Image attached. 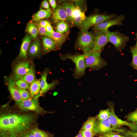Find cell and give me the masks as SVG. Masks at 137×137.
<instances>
[{
	"mask_svg": "<svg viewBox=\"0 0 137 137\" xmlns=\"http://www.w3.org/2000/svg\"><path fill=\"white\" fill-rule=\"evenodd\" d=\"M33 114H3L0 117V130L4 136L16 137L22 132L29 129L36 121Z\"/></svg>",
	"mask_w": 137,
	"mask_h": 137,
	"instance_id": "6da1fadb",
	"label": "cell"
},
{
	"mask_svg": "<svg viewBox=\"0 0 137 137\" xmlns=\"http://www.w3.org/2000/svg\"><path fill=\"white\" fill-rule=\"evenodd\" d=\"M87 55V53L83 54H68L61 55L60 58L62 60L70 59L75 63L76 68L74 71L73 75L75 78L78 79L85 74L86 67L85 59Z\"/></svg>",
	"mask_w": 137,
	"mask_h": 137,
	"instance_id": "7a4b0ae2",
	"label": "cell"
},
{
	"mask_svg": "<svg viewBox=\"0 0 137 137\" xmlns=\"http://www.w3.org/2000/svg\"><path fill=\"white\" fill-rule=\"evenodd\" d=\"M95 36L88 30L82 29L75 44V48L82 50L83 54L92 50L94 46Z\"/></svg>",
	"mask_w": 137,
	"mask_h": 137,
	"instance_id": "3957f363",
	"label": "cell"
},
{
	"mask_svg": "<svg viewBox=\"0 0 137 137\" xmlns=\"http://www.w3.org/2000/svg\"><path fill=\"white\" fill-rule=\"evenodd\" d=\"M101 52L91 51L87 53L85 59L86 68L98 70L107 65L106 62L101 56Z\"/></svg>",
	"mask_w": 137,
	"mask_h": 137,
	"instance_id": "277c9868",
	"label": "cell"
},
{
	"mask_svg": "<svg viewBox=\"0 0 137 137\" xmlns=\"http://www.w3.org/2000/svg\"><path fill=\"white\" fill-rule=\"evenodd\" d=\"M114 13L110 14H95L86 17L85 21L81 27L82 29L88 30L91 27L116 18Z\"/></svg>",
	"mask_w": 137,
	"mask_h": 137,
	"instance_id": "5b68a950",
	"label": "cell"
},
{
	"mask_svg": "<svg viewBox=\"0 0 137 137\" xmlns=\"http://www.w3.org/2000/svg\"><path fill=\"white\" fill-rule=\"evenodd\" d=\"M108 104L110 112L109 118L113 128L116 129L115 128H117L125 125L128 127L132 132H137V125L136 124L129 122L126 121H123L119 118L114 112L113 104L111 102H109Z\"/></svg>",
	"mask_w": 137,
	"mask_h": 137,
	"instance_id": "8992f818",
	"label": "cell"
},
{
	"mask_svg": "<svg viewBox=\"0 0 137 137\" xmlns=\"http://www.w3.org/2000/svg\"><path fill=\"white\" fill-rule=\"evenodd\" d=\"M106 33L109 42L112 43L115 48L118 51L123 49L129 39L128 36L117 31L111 32L108 30Z\"/></svg>",
	"mask_w": 137,
	"mask_h": 137,
	"instance_id": "52a82bcc",
	"label": "cell"
},
{
	"mask_svg": "<svg viewBox=\"0 0 137 137\" xmlns=\"http://www.w3.org/2000/svg\"><path fill=\"white\" fill-rule=\"evenodd\" d=\"M50 71L49 69L46 68L44 71L41 73V78L40 81L41 90L37 94L33 97V98L38 99L39 97L44 94L49 90L54 88L56 85L59 84V81L58 80H54L50 83L47 82V77Z\"/></svg>",
	"mask_w": 137,
	"mask_h": 137,
	"instance_id": "ba28073f",
	"label": "cell"
},
{
	"mask_svg": "<svg viewBox=\"0 0 137 137\" xmlns=\"http://www.w3.org/2000/svg\"><path fill=\"white\" fill-rule=\"evenodd\" d=\"M19 107L23 111H31L42 115L46 113H52L45 111L39 105L38 99H29L23 101L18 105Z\"/></svg>",
	"mask_w": 137,
	"mask_h": 137,
	"instance_id": "9c48e42d",
	"label": "cell"
},
{
	"mask_svg": "<svg viewBox=\"0 0 137 137\" xmlns=\"http://www.w3.org/2000/svg\"><path fill=\"white\" fill-rule=\"evenodd\" d=\"M93 29L95 36V40L94 46L92 51L101 52L105 45L109 42L107 34L93 28Z\"/></svg>",
	"mask_w": 137,
	"mask_h": 137,
	"instance_id": "30bf717a",
	"label": "cell"
},
{
	"mask_svg": "<svg viewBox=\"0 0 137 137\" xmlns=\"http://www.w3.org/2000/svg\"><path fill=\"white\" fill-rule=\"evenodd\" d=\"M31 67L30 63L27 61L18 62L13 68L11 78L14 81L21 79L29 71Z\"/></svg>",
	"mask_w": 137,
	"mask_h": 137,
	"instance_id": "8fae6325",
	"label": "cell"
},
{
	"mask_svg": "<svg viewBox=\"0 0 137 137\" xmlns=\"http://www.w3.org/2000/svg\"><path fill=\"white\" fill-rule=\"evenodd\" d=\"M124 20V15L121 14L114 19L93 26V28L106 33L108 30V28L111 26L116 25L119 26L122 25L123 24V21Z\"/></svg>",
	"mask_w": 137,
	"mask_h": 137,
	"instance_id": "7c38bea8",
	"label": "cell"
},
{
	"mask_svg": "<svg viewBox=\"0 0 137 137\" xmlns=\"http://www.w3.org/2000/svg\"><path fill=\"white\" fill-rule=\"evenodd\" d=\"M109 118L102 120L96 122L93 130L96 133H99L104 134L111 133L113 130L119 132H124L123 130L115 129L113 128Z\"/></svg>",
	"mask_w": 137,
	"mask_h": 137,
	"instance_id": "4fadbf2b",
	"label": "cell"
},
{
	"mask_svg": "<svg viewBox=\"0 0 137 137\" xmlns=\"http://www.w3.org/2000/svg\"><path fill=\"white\" fill-rule=\"evenodd\" d=\"M5 78L7 82L8 89L12 98L19 105L23 100L17 88L15 87V81L11 77L5 76Z\"/></svg>",
	"mask_w": 137,
	"mask_h": 137,
	"instance_id": "5bb4252c",
	"label": "cell"
},
{
	"mask_svg": "<svg viewBox=\"0 0 137 137\" xmlns=\"http://www.w3.org/2000/svg\"><path fill=\"white\" fill-rule=\"evenodd\" d=\"M52 19L53 22L57 23L61 21H69L64 7L61 5L57 6L52 13Z\"/></svg>",
	"mask_w": 137,
	"mask_h": 137,
	"instance_id": "9a60e30c",
	"label": "cell"
},
{
	"mask_svg": "<svg viewBox=\"0 0 137 137\" xmlns=\"http://www.w3.org/2000/svg\"><path fill=\"white\" fill-rule=\"evenodd\" d=\"M45 35L53 39L56 43V47L59 49L68 37L66 34H62L54 31L51 32H46Z\"/></svg>",
	"mask_w": 137,
	"mask_h": 137,
	"instance_id": "2e32d148",
	"label": "cell"
},
{
	"mask_svg": "<svg viewBox=\"0 0 137 137\" xmlns=\"http://www.w3.org/2000/svg\"><path fill=\"white\" fill-rule=\"evenodd\" d=\"M86 17L84 12L82 11L79 7L75 6L72 15V23L81 27Z\"/></svg>",
	"mask_w": 137,
	"mask_h": 137,
	"instance_id": "e0dca14e",
	"label": "cell"
},
{
	"mask_svg": "<svg viewBox=\"0 0 137 137\" xmlns=\"http://www.w3.org/2000/svg\"><path fill=\"white\" fill-rule=\"evenodd\" d=\"M31 36L26 34L24 38L21 46L20 52L17 59L25 60L27 59V51L32 39Z\"/></svg>",
	"mask_w": 137,
	"mask_h": 137,
	"instance_id": "ac0fdd59",
	"label": "cell"
},
{
	"mask_svg": "<svg viewBox=\"0 0 137 137\" xmlns=\"http://www.w3.org/2000/svg\"><path fill=\"white\" fill-rule=\"evenodd\" d=\"M41 48L40 42L36 40L29 45L28 52L31 57H35L38 56L41 52Z\"/></svg>",
	"mask_w": 137,
	"mask_h": 137,
	"instance_id": "d6986e66",
	"label": "cell"
},
{
	"mask_svg": "<svg viewBox=\"0 0 137 137\" xmlns=\"http://www.w3.org/2000/svg\"><path fill=\"white\" fill-rule=\"evenodd\" d=\"M44 52L45 53L55 49L56 47L54 41L50 38L45 36L42 38Z\"/></svg>",
	"mask_w": 137,
	"mask_h": 137,
	"instance_id": "ffe728a7",
	"label": "cell"
},
{
	"mask_svg": "<svg viewBox=\"0 0 137 137\" xmlns=\"http://www.w3.org/2000/svg\"><path fill=\"white\" fill-rule=\"evenodd\" d=\"M51 11L43 9L40 8V10L32 16V20L38 22L42 20L48 18L51 15Z\"/></svg>",
	"mask_w": 137,
	"mask_h": 137,
	"instance_id": "44dd1931",
	"label": "cell"
},
{
	"mask_svg": "<svg viewBox=\"0 0 137 137\" xmlns=\"http://www.w3.org/2000/svg\"><path fill=\"white\" fill-rule=\"evenodd\" d=\"M21 79L30 84L35 81L36 80L35 71L34 67H31L29 71Z\"/></svg>",
	"mask_w": 137,
	"mask_h": 137,
	"instance_id": "7402d4cb",
	"label": "cell"
},
{
	"mask_svg": "<svg viewBox=\"0 0 137 137\" xmlns=\"http://www.w3.org/2000/svg\"><path fill=\"white\" fill-rule=\"evenodd\" d=\"M29 131L35 137H53V136L51 134L37 128H33Z\"/></svg>",
	"mask_w": 137,
	"mask_h": 137,
	"instance_id": "603a6c76",
	"label": "cell"
},
{
	"mask_svg": "<svg viewBox=\"0 0 137 137\" xmlns=\"http://www.w3.org/2000/svg\"><path fill=\"white\" fill-rule=\"evenodd\" d=\"M69 25L66 22L61 21L57 23L56 29L57 32L64 34L69 31Z\"/></svg>",
	"mask_w": 137,
	"mask_h": 137,
	"instance_id": "cb8c5ba5",
	"label": "cell"
},
{
	"mask_svg": "<svg viewBox=\"0 0 137 137\" xmlns=\"http://www.w3.org/2000/svg\"><path fill=\"white\" fill-rule=\"evenodd\" d=\"M97 117H89L84 123L81 129L93 130Z\"/></svg>",
	"mask_w": 137,
	"mask_h": 137,
	"instance_id": "d4e9b609",
	"label": "cell"
},
{
	"mask_svg": "<svg viewBox=\"0 0 137 137\" xmlns=\"http://www.w3.org/2000/svg\"><path fill=\"white\" fill-rule=\"evenodd\" d=\"M40 81L39 80H37L31 84L29 89L32 97L40 92L41 90Z\"/></svg>",
	"mask_w": 137,
	"mask_h": 137,
	"instance_id": "484cf974",
	"label": "cell"
},
{
	"mask_svg": "<svg viewBox=\"0 0 137 137\" xmlns=\"http://www.w3.org/2000/svg\"><path fill=\"white\" fill-rule=\"evenodd\" d=\"M62 5L65 10L69 21L72 23V15L75 6L73 4L67 3H63Z\"/></svg>",
	"mask_w": 137,
	"mask_h": 137,
	"instance_id": "4316f807",
	"label": "cell"
},
{
	"mask_svg": "<svg viewBox=\"0 0 137 137\" xmlns=\"http://www.w3.org/2000/svg\"><path fill=\"white\" fill-rule=\"evenodd\" d=\"M26 30L33 39H36L38 32V28L32 22H29L27 25Z\"/></svg>",
	"mask_w": 137,
	"mask_h": 137,
	"instance_id": "83f0119b",
	"label": "cell"
},
{
	"mask_svg": "<svg viewBox=\"0 0 137 137\" xmlns=\"http://www.w3.org/2000/svg\"><path fill=\"white\" fill-rule=\"evenodd\" d=\"M130 50L132 55V61L130 65L137 70V49L133 47L130 48Z\"/></svg>",
	"mask_w": 137,
	"mask_h": 137,
	"instance_id": "f1b7e54d",
	"label": "cell"
},
{
	"mask_svg": "<svg viewBox=\"0 0 137 137\" xmlns=\"http://www.w3.org/2000/svg\"><path fill=\"white\" fill-rule=\"evenodd\" d=\"M110 114L109 109L101 110L97 115V117L98 120H102L109 118Z\"/></svg>",
	"mask_w": 137,
	"mask_h": 137,
	"instance_id": "f546056e",
	"label": "cell"
},
{
	"mask_svg": "<svg viewBox=\"0 0 137 137\" xmlns=\"http://www.w3.org/2000/svg\"><path fill=\"white\" fill-rule=\"evenodd\" d=\"M15 85L19 89H29L30 85L21 79H19L15 82Z\"/></svg>",
	"mask_w": 137,
	"mask_h": 137,
	"instance_id": "4dcf8cb0",
	"label": "cell"
},
{
	"mask_svg": "<svg viewBox=\"0 0 137 137\" xmlns=\"http://www.w3.org/2000/svg\"><path fill=\"white\" fill-rule=\"evenodd\" d=\"M23 101L29 99L31 96L30 94L28 91L24 89H17Z\"/></svg>",
	"mask_w": 137,
	"mask_h": 137,
	"instance_id": "1f68e13d",
	"label": "cell"
},
{
	"mask_svg": "<svg viewBox=\"0 0 137 137\" xmlns=\"http://www.w3.org/2000/svg\"><path fill=\"white\" fill-rule=\"evenodd\" d=\"M128 120L133 123L137 122V108L134 111L129 114L127 116Z\"/></svg>",
	"mask_w": 137,
	"mask_h": 137,
	"instance_id": "d6a6232c",
	"label": "cell"
},
{
	"mask_svg": "<svg viewBox=\"0 0 137 137\" xmlns=\"http://www.w3.org/2000/svg\"><path fill=\"white\" fill-rule=\"evenodd\" d=\"M83 137H94L96 134L93 130H81Z\"/></svg>",
	"mask_w": 137,
	"mask_h": 137,
	"instance_id": "836d02e7",
	"label": "cell"
},
{
	"mask_svg": "<svg viewBox=\"0 0 137 137\" xmlns=\"http://www.w3.org/2000/svg\"><path fill=\"white\" fill-rule=\"evenodd\" d=\"M37 25L39 33L41 35H45L47 32L45 27L41 26L38 23Z\"/></svg>",
	"mask_w": 137,
	"mask_h": 137,
	"instance_id": "e575fe53",
	"label": "cell"
},
{
	"mask_svg": "<svg viewBox=\"0 0 137 137\" xmlns=\"http://www.w3.org/2000/svg\"><path fill=\"white\" fill-rule=\"evenodd\" d=\"M20 137H35L29 131H26L22 132L20 134Z\"/></svg>",
	"mask_w": 137,
	"mask_h": 137,
	"instance_id": "d590c367",
	"label": "cell"
},
{
	"mask_svg": "<svg viewBox=\"0 0 137 137\" xmlns=\"http://www.w3.org/2000/svg\"><path fill=\"white\" fill-rule=\"evenodd\" d=\"M124 134L127 137H137V132H133L128 130Z\"/></svg>",
	"mask_w": 137,
	"mask_h": 137,
	"instance_id": "8d00e7d4",
	"label": "cell"
},
{
	"mask_svg": "<svg viewBox=\"0 0 137 137\" xmlns=\"http://www.w3.org/2000/svg\"><path fill=\"white\" fill-rule=\"evenodd\" d=\"M41 6L42 8L51 11L49 7V3L47 0L43 1L41 3Z\"/></svg>",
	"mask_w": 137,
	"mask_h": 137,
	"instance_id": "74e56055",
	"label": "cell"
},
{
	"mask_svg": "<svg viewBox=\"0 0 137 137\" xmlns=\"http://www.w3.org/2000/svg\"><path fill=\"white\" fill-rule=\"evenodd\" d=\"M104 136L105 137H127L119 134H115L112 133L104 134Z\"/></svg>",
	"mask_w": 137,
	"mask_h": 137,
	"instance_id": "f35d334b",
	"label": "cell"
},
{
	"mask_svg": "<svg viewBox=\"0 0 137 137\" xmlns=\"http://www.w3.org/2000/svg\"><path fill=\"white\" fill-rule=\"evenodd\" d=\"M38 24L41 26L45 27L49 24H50V23L47 20H43L41 21Z\"/></svg>",
	"mask_w": 137,
	"mask_h": 137,
	"instance_id": "ab89813d",
	"label": "cell"
},
{
	"mask_svg": "<svg viewBox=\"0 0 137 137\" xmlns=\"http://www.w3.org/2000/svg\"><path fill=\"white\" fill-rule=\"evenodd\" d=\"M49 2L52 8L55 9L57 7L56 3L55 0H49Z\"/></svg>",
	"mask_w": 137,
	"mask_h": 137,
	"instance_id": "60d3db41",
	"label": "cell"
},
{
	"mask_svg": "<svg viewBox=\"0 0 137 137\" xmlns=\"http://www.w3.org/2000/svg\"><path fill=\"white\" fill-rule=\"evenodd\" d=\"M45 28L47 32H51L54 31L53 27L50 24L47 25L45 27Z\"/></svg>",
	"mask_w": 137,
	"mask_h": 137,
	"instance_id": "b9f144b4",
	"label": "cell"
},
{
	"mask_svg": "<svg viewBox=\"0 0 137 137\" xmlns=\"http://www.w3.org/2000/svg\"><path fill=\"white\" fill-rule=\"evenodd\" d=\"M75 137H83L81 130L79 131L77 135Z\"/></svg>",
	"mask_w": 137,
	"mask_h": 137,
	"instance_id": "7bdbcfd3",
	"label": "cell"
},
{
	"mask_svg": "<svg viewBox=\"0 0 137 137\" xmlns=\"http://www.w3.org/2000/svg\"><path fill=\"white\" fill-rule=\"evenodd\" d=\"M136 35V43L135 44V45L133 46L134 47L137 49V35L135 34Z\"/></svg>",
	"mask_w": 137,
	"mask_h": 137,
	"instance_id": "ee69618b",
	"label": "cell"
},
{
	"mask_svg": "<svg viewBox=\"0 0 137 137\" xmlns=\"http://www.w3.org/2000/svg\"><path fill=\"white\" fill-rule=\"evenodd\" d=\"M135 124H136L137 125V122H136L135 123Z\"/></svg>",
	"mask_w": 137,
	"mask_h": 137,
	"instance_id": "f6af8a7d",
	"label": "cell"
},
{
	"mask_svg": "<svg viewBox=\"0 0 137 137\" xmlns=\"http://www.w3.org/2000/svg\"><path fill=\"white\" fill-rule=\"evenodd\" d=\"M100 137H105L102 136H100Z\"/></svg>",
	"mask_w": 137,
	"mask_h": 137,
	"instance_id": "bcb514c9",
	"label": "cell"
},
{
	"mask_svg": "<svg viewBox=\"0 0 137 137\" xmlns=\"http://www.w3.org/2000/svg\"><path fill=\"white\" fill-rule=\"evenodd\" d=\"M135 34L137 35V33H135Z\"/></svg>",
	"mask_w": 137,
	"mask_h": 137,
	"instance_id": "7dc6e473",
	"label": "cell"
}]
</instances>
